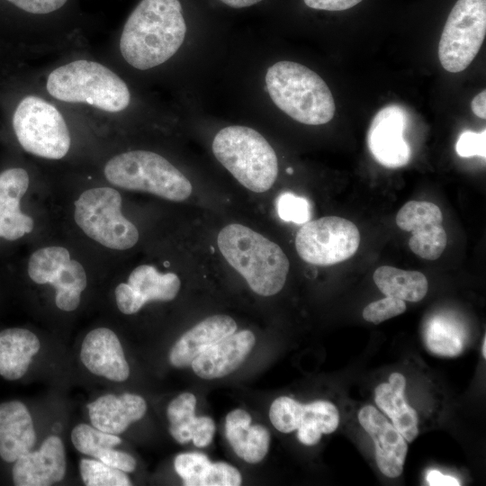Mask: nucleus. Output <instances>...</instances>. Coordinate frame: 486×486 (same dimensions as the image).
Segmentation results:
<instances>
[{
  "label": "nucleus",
  "instance_id": "obj_1",
  "mask_svg": "<svg viewBox=\"0 0 486 486\" xmlns=\"http://www.w3.org/2000/svg\"><path fill=\"white\" fill-rule=\"evenodd\" d=\"M185 34L179 0H141L124 23L119 51L130 67L148 70L171 58Z\"/></svg>",
  "mask_w": 486,
  "mask_h": 486
},
{
  "label": "nucleus",
  "instance_id": "obj_2",
  "mask_svg": "<svg viewBox=\"0 0 486 486\" xmlns=\"http://www.w3.org/2000/svg\"><path fill=\"white\" fill-rule=\"evenodd\" d=\"M47 94L68 104L90 107L106 114L125 111L131 94L126 82L109 67L78 58L53 68L45 80Z\"/></svg>",
  "mask_w": 486,
  "mask_h": 486
},
{
  "label": "nucleus",
  "instance_id": "obj_3",
  "mask_svg": "<svg viewBox=\"0 0 486 486\" xmlns=\"http://www.w3.org/2000/svg\"><path fill=\"white\" fill-rule=\"evenodd\" d=\"M217 243L224 258L245 278L253 292L271 296L282 290L290 264L276 243L238 223L222 228Z\"/></svg>",
  "mask_w": 486,
  "mask_h": 486
},
{
  "label": "nucleus",
  "instance_id": "obj_4",
  "mask_svg": "<svg viewBox=\"0 0 486 486\" xmlns=\"http://www.w3.org/2000/svg\"><path fill=\"white\" fill-rule=\"evenodd\" d=\"M265 80L274 104L293 120L321 125L334 117L336 105L328 86L309 68L278 61L267 69Z\"/></svg>",
  "mask_w": 486,
  "mask_h": 486
},
{
  "label": "nucleus",
  "instance_id": "obj_5",
  "mask_svg": "<svg viewBox=\"0 0 486 486\" xmlns=\"http://www.w3.org/2000/svg\"><path fill=\"white\" fill-rule=\"evenodd\" d=\"M218 161L248 190L268 191L278 175L276 154L256 130L239 125L221 129L212 141Z\"/></svg>",
  "mask_w": 486,
  "mask_h": 486
},
{
  "label": "nucleus",
  "instance_id": "obj_6",
  "mask_svg": "<svg viewBox=\"0 0 486 486\" xmlns=\"http://www.w3.org/2000/svg\"><path fill=\"white\" fill-rule=\"evenodd\" d=\"M104 175L112 185L130 191L155 194L168 201L182 202L192 194L188 178L161 155L134 149L112 157Z\"/></svg>",
  "mask_w": 486,
  "mask_h": 486
},
{
  "label": "nucleus",
  "instance_id": "obj_7",
  "mask_svg": "<svg viewBox=\"0 0 486 486\" xmlns=\"http://www.w3.org/2000/svg\"><path fill=\"white\" fill-rule=\"evenodd\" d=\"M12 128L20 147L44 159L58 160L71 148V134L61 110L48 99L28 94L17 104Z\"/></svg>",
  "mask_w": 486,
  "mask_h": 486
},
{
  "label": "nucleus",
  "instance_id": "obj_8",
  "mask_svg": "<svg viewBox=\"0 0 486 486\" xmlns=\"http://www.w3.org/2000/svg\"><path fill=\"white\" fill-rule=\"evenodd\" d=\"M122 202L121 194L112 187L89 188L75 202V221L89 238L107 248H131L140 234L137 227L122 215Z\"/></svg>",
  "mask_w": 486,
  "mask_h": 486
},
{
  "label": "nucleus",
  "instance_id": "obj_9",
  "mask_svg": "<svg viewBox=\"0 0 486 486\" xmlns=\"http://www.w3.org/2000/svg\"><path fill=\"white\" fill-rule=\"evenodd\" d=\"M486 34V0H458L438 44V58L448 72L464 70L479 52Z\"/></svg>",
  "mask_w": 486,
  "mask_h": 486
},
{
  "label": "nucleus",
  "instance_id": "obj_10",
  "mask_svg": "<svg viewBox=\"0 0 486 486\" xmlns=\"http://www.w3.org/2000/svg\"><path fill=\"white\" fill-rule=\"evenodd\" d=\"M360 244V233L350 220L327 216L307 221L295 238V248L305 262L330 266L355 255Z\"/></svg>",
  "mask_w": 486,
  "mask_h": 486
},
{
  "label": "nucleus",
  "instance_id": "obj_11",
  "mask_svg": "<svg viewBox=\"0 0 486 486\" xmlns=\"http://www.w3.org/2000/svg\"><path fill=\"white\" fill-rule=\"evenodd\" d=\"M26 270L33 283L50 284L55 288V303L59 310L73 311L77 309L87 277L83 265L72 259L66 248L47 246L38 248L31 254Z\"/></svg>",
  "mask_w": 486,
  "mask_h": 486
},
{
  "label": "nucleus",
  "instance_id": "obj_12",
  "mask_svg": "<svg viewBox=\"0 0 486 486\" xmlns=\"http://www.w3.org/2000/svg\"><path fill=\"white\" fill-rule=\"evenodd\" d=\"M407 125V112L400 105H387L375 114L367 132V145L379 164L397 168L409 163L411 150L404 139Z\"/></svg>",
  "mask_w": 486,
  "mask_h": 486
},
{
  "label": "nucleus",
  "instance_id": "obj_13",
  "mask_svg": "<svg viewBox=\"0 0 486 486\" xmlns=\"http://www.w3.org/2000/svg\"><path fill=\"white\" fill-rule=\"evenodd\" d=\"M31 177L26 168L12 166L0 170V241L14 243L34 229V220L22 210Z\"/></svg>",
  "mask_w": 486,
  "mask_h": 486
},
{
  "label": "nucleus",
  "instance_id": "obj_14",
  "mask_svg": "<svg viewBox=\"0 0 486 486\" xmlns=\"http://www.w3.org/2000/svg\"><path fill=\"white\" fill-rule=\"evenodd\" d=\"M180 286L177 274H162L153 266L140 265L131 271L127 283L115 288L116 304L121 312L131 315L148 302L173 300Z\"/></svg>",
  "mask_w": 486,
  "mask_h": 486
},
{
  "label": "nucleus",
  "instance_id": "obj_15",
  "mask_svg": "<svg viewBox=\"0 0 486 486\" xmlns=\"http://www.w3.org/2000/svg\"><path fill=\"white\" fill-rule=\"evenodd\" d=\"M66 452L62 440L48 436L37 451L19 457L12 474L17 486H49L63 480L66 474Z\"/></svg>",
  "mask_w": 486,
  "mask_h": 486
},
{
  "label": "nucleus",
  "instance_id": "obj_16",
  "mask_svg": "<svg viewBox=\"0 0 486 486\" xmlns=\"http://www.w3.org/2000/svg\"><path fill=\"white\" fill-rule=\"evenodd\" d=\"M358 420L371 436L379 470L387 477L396 478L403 471L408 452L406 439L374 407L367 405L358 412Z\"/></svg>",
  "mask_w": 486,
  "mask_h": 486
},
{
  "label": "nucleus",
  "instance_id": "obj_17",
  "mask_svg": "<svg viewBox=\"0 0 486 486\" xmlns=\"http://www.w3.org/2000/svg\"><path fill=\"white\" fill-rule=\"evenodd\" d=\"M80 357L94 374L114 382H123L130 375V367L116 334L107 328L91 330L85 337Z\"/></svg>",
  "mask_w": 486,
  "mask_h": 486
},
{
  "label": "nucleus",
  "instance_id": "obj_18",
  "mask_svg": "<svg viewBox=\"0 0 486 486\" xmlns=\"http://www.w3.org/2000/svg\"><path fill=\"white\" fill-rule=\"evenodd\" d=\"M255 342V335L250 330L235 331L204 349L194 358L191 366L202 379L226 376L243 363Z\"/></svg>",
  "mask_w": 486,
  "mask_h": 486
},
{
  "label": "nucleus",
  "instance_id": "obj_19",
  "mask_svg": "<svg viewBox=\"0 0 486 486\" xmlns=\"http://www.w3.org/2000/svg\"><path fill=\"white\" fill-rule=\"evenodd\" d=\"M92 425L106 433L119 435L145 415L147 403L137 394H105L87 405Z\"/></svg>",
  "mask_w": 486,
  "mask_h": 486
},
{
  "label": "nucleus",
  "instance_id": "obj_20",
  "mask_svg": "<svg viewBox=\"0 0 486 486\" xmlns=\"http://www.w3.org/2000/svg\"><path fill=\"white\" fill-rule=\"evenodd\" d=\"M36 443L33 421L27 407L12 400L0 404V456L14 463Z\"/></svg>",
  "mask_w": 486,
  "mask_h": 486
},
{
  "label": "nucleus",
  "instance_id": "obj_21",
  "mask_svg": "<svg viewBox=\"0 0 486 486\" xmlns=\"http://www.w3.org/2000/svg\"><path fill=\"white\" fill-rule=\"evenodd\" d=\"M237 330L235 320L227 315L208 317L186 331L169 352V362L176 367L191 365L204 349Z\"/></svg>",
  "mask_w": 486,
  "mask_h": 486
},
{
  "label": "nucleus",
  "instance_id": "obj_22",
  "mask_svg": "<svg viewBox=\"0 0 486 486\" xmlns=\"http://www.w3.org/2000/svg\"><path fill=\"white\" fill-rule=\"evenodd\" d=\"M405 377L400 373H392L389 382L381 383L375 388L374 400L402 436L412 442L418 434V418L415 410L405 400Z\"/></svg>",
  "mask_w": 486,
  "mask_h": 486
},
{
  "label": "nucleus",
  "instance_id": "obj_23",
  "mask_svg": "<svg viewBox=\"0 0 486 486\" xmlns=\"http://www.w3.org/2000/svg\"><path fill=\"white\" fill-rule=\"evenodd\" d=\"M38 337L29 329L10 328L0 331V375L8 381L22 378L39 352Z\"/></svg>",
  "mask_w": 486,
  "mask_h": 486
},
{
  "label": "nucleus",
  "instance_id": "obj_24",
  "mask_svg": "<svg viewBox=\"0 0 486 486\" xmlns=\"http://www.w3.org/2000/svg\"><path fill=\"white\" fill-rule=\"evenodd\" d=\"M374 281L386 296L417 302L427 294L428 284L418 271H408L390 266H379L374 273Z\"/></svg>",
  "mask_w": 486,
  "mask_h": 486
},
{
  "label": "nucleus",
  "instance_id": "obj_25",
  "mask_svg": "<svg viewBox=\"0 0 486 486\" xmlns=\"http://www.w3.org/2000/svg\"><path fill=\"white\" fill-rule=\"evenodd\" d=\"M339 423L337 407L327 400H316L303 404V414L297 430L301 443L306 446L318 444L322 434L334 432Z\"/></svg>",
  "mask_w": 486,
  "mask_h": 486
},
{
  "label": "nucleus",
  "instance_id": "obj_26",
  "mask_svg": "<svg viewBox=\"0 0 486 486\" xmlns=\"http://www.w3.org/2000/svg\"><path fill=\"white\" fill-rule=\"evenodd\" d=\"M464 330L455 320L436 316L427 324L425 342L434 354L445 356L459 355L464 347Z\"/></svg>",
  "mask_w": 486,
  "mask_h": 486
},
{
  "label": "nucleus",
  "instance_id": "obj_27",
  "mask_svg": "<svg viewBox=\"0 0 486 486\" xmlns=\"http://www.w3.org/2000/svg\"><path fill=\"white\" fill-rule=\"evenodd\" d=\"M196 398L184 392L176 397L167 406L169 433L179 444H185L193 438V429L197 417L194 415Z\"/></svg>",
  "mask_w": 486,
  "mask_h": 486
},
{
  "label": "nucleus",
  "instance_id": "obj_28",
  "mask_svg": "<svg viewBox=\"0 0 486 486\" xmlns=\"http://www.w3.org/2000/svg\"><path fill=\"white\" fill-rule=\"evenodd\" d=\"M443 215L437 205L425 201L405 203L396 215V224L401 230L417 233L442 224Z\"/></svg>",
  "mask_w": 486,
  "mask_h": 486
},
{
  "label": "nucleus",
  "instance_id": "obj_29",
  "mask_svg": "<svg viewBox=\"0 0 486 486\" xmlns=\"http://www.w3.org/2000/svg\"><path fill=\"white\" fill-rule=\"evenodd\" d=\"M71 441L77 451L94 458L103 450L122 443L117 435L104 432L87 424H79L73 428Z\"/></svg>",
  "mask_w": 486,
  "mask_h": 486
},
{
  "label": "nucleus",
  "instance_id": "obj_30",
  "mask_svg": "<svg viewBox=\"0 0 486 486\" xmlns=\"http://www.w3.org/2000/svg\"><path fill=\"white\" fill-rule=\"evenodd\" d=\"M79 467L82 480L87 486L131 485L130 480L124 472L97 459H82Z\"/></svg>",
  "mask_w": 486,
  "mask_h": 486
},
{
  "label": "nucleus",
  "instance_id": "obj_31",
  "mask_svg": "<svg viewBox=\"0 0 486 486\" xmlns=\"http://www.w3.org/2000/svg\"><path fill=\"white\" fill-rule=\"evenodd\" d=\"M446 241V230L442 224H438L413 233L409 240V246L417 256L427 260H436L444 252Z\"/></svg>",
  "mask_w": 486,
  "mask_h": 486
},
{
  "label": "nucleus",
  "instance_id": "obj_32",
  "mask_svg": "<svg viewBox=\"0 0 486 486\" xmlns=\"http://www.w3.org/2000/svg\"><path fill=\"white\" fill-rule=\"evenodd\" d=\"M303 414V404L295 400L282 396L275 399L269 410L273 426L283 433H291L298 428Z\"/></svg>",
  "mask_w": 486,
  "mask_h": 486
},
{
  "label": "nucleus",
  "instance_id": "obj_33",
  "mask_svg": "<svg viewBox=\"0 0 486 486\" xmlns=\"http://www.w3.org/2000/svg\"><path fill=\"white\" fill-rule=\"evenodd\" d=\"M211 464L210 459L202 453L180 454L174 462L176 472L186 486H200Z\"/></svg>",
  "mask_w": 486,
  "mask_h": 486
},
{
  "label": "nucleus",
  "instance_id": "obj_34",
  "mask_svg": "<svg viewBox=\"0 0 486 486\" xmlns=\"http://www.w3.org/2000/svg\"><path fill=\"white\" fill-rule=\"evenodd\" d=\"M251 424L250 415L240 409L230 411L226 417L225 432L232 449L240 458Z\"/></svg>",
  "mask_w": 486,
  "mask_h": 486
},
{
  "label": "nucleus",
  "instance_id": "obj_35",
  "mask_svg": "<svg viewBox=\"0 0 486 486\" xmlns=\"http://www.w3.org/2000/svg\"><path fill=\"white\" fill-rule=\"evenodd\" d=\"M276 204L278 215L284 221L304 224L311 217L309 202L293 194H282L278 197Z\"/></svg>",
  "mask_w": 486,
  "mask_h": 486
},
{
  "label": "nucleus",
  "instance_id": "obj_36",
  "mask_svg": "<svg viewBox=\"0 0 486 486\" xmlns=\"http://www.w3.org/2000/svg\"><path fill=\"white\" fill-rule=\"evenodd\" d=\"M405 310L406 303L404 301L386 296L368 304L363 310V318L368 322L379 324L403 313Z\"/></svg>",
  "mask_w": 486,
  "mask_h": 486
},
{
  "label": "nucleus",
  "instance_id": "obj_37",
  "mask_svg": "<svg viewBox=\"0 0 486 486\" xmlns=\"http://www.w3.org/2000/svg\"><path fill=\"white\" fill-rule=\"evenodd\" d=\"M269 443L270 435L266 428L250 425L241 458L250 464L262 461L267 454Z\"/></svg>",
  "mask_w": 486,
  "mask_h": 486
},
{
  "label": "nucleus",
  "instance_id": "obj_38",
  "mask_svg": "<svg viewBox=\"0 0 486 486\" xmlns=\"http://www.w3.org/2000/svg\"><path fill=\"white\" fill-rule=\"evenodd\" d=\"M241 482V474L237 468L218 462L212 463L200 486H238Z\"/></svg>",
  "mask_w": 486,
  "mask_h": 486
},
{
  "label": "nucleus",
  "instance_id": "obj_39",
  "mask_svg": "<svg viewBox=\"0 0 486 486\" xmlns=\"http://www.w3.org/2000/svg\"><path fill=\"white\" fill-rule=\"evenodd\" d=\"M486 130L474 132L464 131L455 145L457 154L462 158L479 156L485 158L486 156Z\"/></svg>",
  "mask_w": 486,
  "mask_h": 486
},
{
  "label": "nucleus",
  "instance_id": "obj_40",
  "mask_svg": "<svg viewBox=\"0 0 486 486\" xmlns=\"http://www.w3.org/2000/svg\"><path fill=\"white\" fill-rule=\"evenodd\" d=\"M95 459L124 472H132L136 468V461L130 454L116 450L114 447L103 450Z\"/></svg>",
  "mask_w": 486,
  "mask_h": 486
},
{
  "label": "nucleus",
  "instance_id": "obj_41",
  "mask_svg": "<svg viewBox=\"0 0 486 486\" xmlns=\"http://www.w3.org/2000/svg\"><path fill=\"white\" fill-rule=\"evenodd\" d=\"M19 9L32 14H48L53 13L68 2V0H6Z\"/></svg>",
  "mask_w": 486,
  "mask_h": 486
},
{
  "label": "nucleus",
  "instance_id": "obj_42",
  "mask_svg": "<svg viewBox=\"0 0 486 486\" xmlns=\"http://www.w3.org/2000/svg\"><path fill=\"white\" fill-rule=\"evenodd\" d=\"M215 424L210 417H197L192 440L198 447L207 446L213 438Z\"/></svg>",
  "mask_w": 486,
  "mask_h": 486
},
{
  "label": "nucleus",
  "instance_id": "obj_43",
  "mask_svg": "<svg viewBox=\"0 0 486 486\" xmlns=\"http://www.w3.org/2000/svg\"><path fill=\"white\" fill-rule=\"evenodd\" d=\"M363 0H303L310 8L325 11H343L356 5Z\"/></svg>",
  "mask_w": 486,
  "mask_h": 486
},
{
  "label": "nucleus",
  "instance_id": "obj_44",
  "mask_svg": "<svg viewBox=\"0 0 486 486\" xmlns=\"http://www.w3.org/2000/svg\"><path fill=\"white\" fill-rule=\"evenodd\" d=\"M427 482L431 486H458V480L450 475H445L439 471L431 470L427 474Z\"/></svg>",
  "mask_w": 486,
  "mask_h": 486
},
{
  "label": "nucleus",
  "instance_id": "obj_45",
  "mask_svg": "<svg viewBox=\"0 0 486 486\" xmlns=\"http://www.w3.org/2000/svg\"><path fill=\"white\" fill-rule=\"evenodd\" d=\"M473 113L481 118H486V91L479 93L472 101L471 104Z\"/></svg>",
  "mask_w": 486,
  "mask_h": 486
},
{
  "label": "nucleus",
  "instance_id": "obj_46",
  "mask_svg": "<svg viewBox=\"0 0 486 486\" xmlns=\"http://www.w3.org/2000/svg\"><path fill=\"white\" fill-rule=\"evenodd\" d=\"M223 4L233 8H243L251 6L259 3L262 0H220Z\"/></svg>",
  "mask_w": 486,
  "mask_h": 486
},
{
  "label": "nucleus",
  "instance_id": "obj_47",
  "mask_svg": "<svg viewBox=\"0 0 486 486\" xmlns=\"http://www.w3.org/2000/svg\"><path fill=\"white\" fill-rule=\"evenodd\" d=\"M482 356L485 358L486 357V337L485 336L482 340Z\"/></svg>",
  "mask_w": 486,
  "mask_h": 486
},
{
  "label": "nucleus",
  "instance_id": "obj_48",
  "mask_svg": "<svg viewBox=\"0 0 486 486\" xmlns=\"http://www.w3.org/2000/svg\"><path fill=\"white\" fill-rule=\"evenodd\" d=\"M286 171H287V173L292 174V168L289 167V168L286 169Z\"/></svg>",
  "mask_w": 486,
  "mask_h": 486
}]
</instances>
